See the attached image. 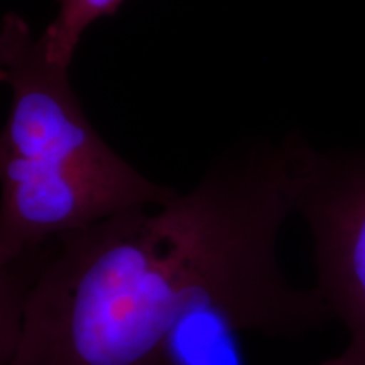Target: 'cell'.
Wrapping results in <instances>:
<instances>
[{
	"label": "cell",
	"mask_w": 365,
	"mask_h": 365,
	"mask_svg": "<svg viewBox=\"0 0 365 365\" xmlns=\"http://www.w3.org/2000/svg\"><path fill=\"white\" fill-rule=\"evenodd\" d=\"M293 139L225 158L190 190L68 232L0 266V365H163L198 309L293 339L331 314L287 282L277 237L294 212Z\"/></svg>",
	"instance_id": "cell-1"
},
{
	"label": "cell",
	"mask_w": 365,
	"mask_h": 365,
	"mask_svg": "<svg viewBox=\"0 0 365 365\" xmlns=\"http://www.w3.org/2000/svg\"><path fill=\"white\" fill-rule=\"evenodd\" d=\"M122 0H59V12L39 36L49 61L68 68L86 27L103 16H110Z\"/></svg>",
	"instance_id": "cell-5"
},
{
	"label": "cell",
	"mask_w": 365,
	"mask_h": 365,
	"mask_svg": "<svg viewBox=\"0 0 365 365\" xmlns=\"http://www.w3.org/2000/svg\"><path fill=\"white\" fill-rule=\"evenodd\" d=\"M239 331L218 309L193 312L171 335L163 365H242Z\"/></svg>",
	"instance_id": "cell-4"
},
{
	"label": "cell",
	"mask_w": 365,
	"mask_h": 365,
	"mask_svg": "<svg viewBox=\"0 0 365 365\" xmlns=\"http://www.w3.org/2000/svg\"><path fill=\"white\" fill-rule=\"evenodd\" d=\"M293 150L294 212L313 237L314 289L349 331L346 349L365 360V153H319L298 135Z\"/></svg>",
	"instance_id": "cell-3"
},
{
	"label": "cell",
	"mask_w": 365,
	"mask_h": 365,
	"mask_svg": "<svg viewBox=\"0 0 365 365\" xmlns=\"http://www.w3.org/2000/svg\"><path fill=\"white\" fill-rule=\"evenodd\" d=\"M319 365H365V360L360 359L357 354L352 352V350L346 349V346H345V350L340 355L328 359Z\"/></svg>",
	"instance_id": "cell-6"
},
{
	"label": "cell",
	"mask_w": 365,
	"mask_h": 365,
	"mask_svg": "<svg viewBox=\"0 0 365 365\" xmlns=\"http://www.w3.org/2000/svg\"><path fill=\"white\" fill-rule=\"evenodd\" d=\"M0 78L12 105L0 137V266L130 208L178 195L140 175L93 129L41 39L16 12L0 29Z\"/></svg>",
	"instance_id": "cell-2"
}]
</instances>
